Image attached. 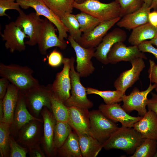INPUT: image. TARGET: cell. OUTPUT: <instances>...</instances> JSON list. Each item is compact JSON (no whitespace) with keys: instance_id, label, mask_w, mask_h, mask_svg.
Here are the masks:
<instances>
[{"instance_id":"obj_1","label":"cell","mask_w":157,"mask_h":157,"mask_svg":"<svg viewBox=\"0 0 157 157\" xmlns=\"http://www.w3.org/2000/svg\"><path fill=\"white\" fill-rule=\"evenodd\" d=\"M33 73V70L26 66L0 63V76L7 78L23 94L40 85Z\"/></svg>"},{"instance_id":"obj_2","label":"cell","mask_w":157,"mask_h":157,"mask_svg":"<svg viewBox=\"0 0 157 157\" xmlns=\"http://www.w3.org/2000/svg\"><path fill=\"white\" fill-rule=\"evenodd\" d=\"M144 139L133 127L122 126L103 144V147L108 150L119 149L133 154Z\"/></svg>"},{"instance_id":"obj_3","label":"cell","mask_w":157,"mask_h":157,"mask_svg":"<svg viewBox=\"0 0 157 157\" xmlns=\"http://www.w3.org/2000/svg\"><path fill=\"white\" fill-rule=\"evenodd\" d=\"M74 8L88 14L101 22L121 17V10L119 4L114 1L108 3L99 0H86L78 3L75 2Z\"/></svg>"},{"instance_id":"obj_4","label":"cell","mask_w":157,"mask_h":157,"mask_svg":"<svg viewBox=\"0 0 157 157\" xmlns=\"http://www.w3.org/2000/svg\"><path fill=\"white\" fill-rule=\"evenodd\" d=\"M52 93L51 84L47 86L40 84L23 94L27 108L32 115L38 118L45 107L51 112V98Z\"/></svg>"},{"instance_id":"obj_5","label":"cell","mask_w":157,"mask_h":157,"mask_svg":"<svg viewBox=\"0 0 157 157\" xmlns=\"http://www.w3.org/2000/svg\"><path fill=\"white\" fill-rule=\"evenodd\" d=\"M71 59L70 75L71 94L69 98L64 103L67 107L74 106L88 109L92 107L93 103L88 99L86 88L82 84L80 76L75 69V58L72 57Z\"/></svg>"},{"instance_id":"obj_6","label":"cell","mask_w":157,"mask_h":157,"mask_svg":"<svg viewBox=\"0 0 157 157\" xmlns=\"http://www.w3.org/2000/svg\"><path fill=\"white\" fill-rule=\"evenodd\" d=\"M91 135L103 144L118 128V125L99 110L90 111Z\"/></svg>"},{"instance_id":"obj_7","label":"cell","mask_w":157,"mask_h":157,"mask_svg":"<svg viewBox=\"0 0 157 157\" xmlns=\"http://www.w3.org/2000/svg\"><path fill=\"white\" fill-rule=\"evenodd\" d=\"M20 7L24 9L33 8L39 15H42L52 23L56 28L60 40L65 41L68 38V29L61 19L46 5L43 0H17Z\"/></svg>"},{"instance_id":"obj_8","label":"cell","mask_w":157,"mask_h":157,"mask_svg":"<svg viewBox=\"0 0 157 157\" xmlns=\"http://www.w3.org/2000/svg\"><path fill=\"white\" fill-rule=\"evenodd\" d=\"M19 14L15 22L28 37L29 40L25 42V44L35 45L38 44L44 19L41 18L36 12L26 15L22 10Z\"/></svg>"},{"instance_id":"obj_9","label":"cell","mask_w":157,"mask_h":157,"mask_svg":"<svg viewBox=\"0 0 157 157\" xmlns=\"http://www.w3.org/2000/svg\"><path fill=\"white\" fill-rule=\"evenodd\" d=\"M157 87L156 84L152 85L150 82L145 90L140 91L137 88H134L129 94L123 95L122 107L128 113L136 110L140 116H143L147 111L146 107L148 99V95Z\"/></svg>"},{"instance_id":"obj_10","label":"cell","mask_w":157,"mask_h":157,"mask_svg":"<svg viewBox=\"0 0 157 157\" xmlns=\"http://www.w3.org/2000/svg\"><path fill=\"white\" fill-rule=\"evenodd\" d=\"M68 40L76 53V71L81 77L89 76L93 73L95 69L91 60L94 57L96 48H84L70 35L68 37Z\"/></svg>"},{"instance_id":"obj_11","label":"cell","mask_w":157,"mask_h":157,"mask_svg":"<svg viewBox=\"0 0 157 157\" xmlns=\"http://www.w3.org/2000/svg\"><path fill=\"white\" fill-rule=\"evenodd\" d=\"M71 58H63L62 70L58 73L51 88L53 92L64 103L70 96L71 81L70 75Z\"/></svg>"},{"instance_id":"obj_12","label":"cell","mask_w":157,"mask_h":157,"mask_svg":"<svg viewBox=\"0 0 157 157\" xmlns=\"http://www.w3.org/2000/svg\"><path fill=\"white\" fill-rule=\"evenodd\" d=\"M55 27L54 24L47 19H44L37 44L39 51L42 55H46L47 50L52 47H57L63 50L67 47L66 41L61 40L57 36Z\"/></svg>"},{"instance_id":"obj_13","label":"cell","mask_w":157,"mask_h":157,"mask_svg":"<svg viewBox=\"0 0 157 157\" xmlns=\"http://www.w3.org/2000/svg\"><path fill=\"white\" fill-rule=\"evenodd\" d=\"M1 35L3 40L5 41L6 48L9 49L10 52H22L25 50L26 44L24 40L25 38L28 37L15 22H12L6 24Z\"/></svg>"},{"instance_id":"obj_14","label":"cell","mask_w":157,"mask_h":157,"mask_svg":"<svg viewBox=\"0 0 157 157\" xmlns=\"http://www.w3.org/2000/svg\"><path fill=\"white\" fill-rule=\"evenodd\" d=\"M41 114L43 121V135L40 143L46 156H53L56 154L53 144L56 120L52 112L46 107L43 108Z\"/></svg>"},{"instance_id":"obj_15","label":"cell","mask_w":157,"mask_h":157,"mask_svg":"<svg viewBox=\"0 0 157 157\" xmlns=\"http://www.w3.org/2000/svg\"><path fill=\"white\" fill-rule=\"evenodd\" d=\"M142 58H147L144 53L140 51L138 46L132 45L127 47L123 42L115 43L107 55L108 63L115 64L121 61L131 62L133 60Z\"/></svg>"},{"instance_id":"obj_16","label":"cell","mask_w":157,"mask_h":157,"mask_svg":"<svg viewBox=\"0 0 157 157\" xmlns=\"http://www.w3.org/2000/svg\"><path fill=\"white\" fill-rule=\"evenodd\" d=\"M43 121L32 120L24 126L17 135L16 141L28 149L41 142Z\"/></svg>"},{"instance_id":"obj_17","label":"cell","mask_w":157,"mask_h":157,"mask_svg":"<svg viewBox=\"0 0 157 157\" xmlns=\"http://www.w3.org/2000/svg\"><path fill=\"white\" fill-rule=\"evenodd\" d=\"M127 36L124 30L119 28H114L104 36L96 48L94 57L103 64H108L107 55L113 45L118 42H124Z\"/></svg>"},{"instance_id":"obj_18","label":"cell","mask_w":157,"mask_h":157,"mask_svg":"<svg viewBox=\"0 0 157 157\" xmlns=\"http://www.w3.org/2000/svg\"><path fill=\"white\" fill-rule=\"evenodd\" d=\"M121 18L119 17L110 20L101 22L91 31L83 33L77 42L85 48H96L108 30Z\"/></svg>"},{"instance_id":"obj_19","label":"cell","mask_w":157,"mask_h":157,"mask_svg":"<svg viewBox=\"0 0 157 157\" xmlns=\"http://www.w3.org/2000/svg\"><path fill=\"white\" fill-rule=\"evenodd\" d=\"M144 59L138 58L130 62L131 68L122 72L115 81L114 85L116 90L125 94L126 90L139 79L140 73L145 67Z\"/></svg>"},{"instance_id":"obj_20","label":"cell","mask_w":157,"mask_h":157,"mask_svg":"<svg viewBox=\"0 0 157 157\" xmlns=\"http://www.w3.org/2000/svg\"><path fill=\"white\" fill-rule=\"evenodd\" d=\"M99 110L109 119L115 122H119L122 126L125 127H133L134 124L142 117L129 115L118 103L101 104L99 107Z\"/></svg>"},{"instance_id":"obj_21","label":"cell","mask_w":157,"mask_h":157,"mask_svg":"<svg viewBox=\"0 0 157 157\" xmlns=\"http://www.w3.org/2000/svg\"><path fill=\"white\" fill-rule=\"evenodd\" d=\"M43 121L40 118L32 115L29 111L26 103L24 94L19 91V97L15 111L13 122L10 125V134L17 137L18 132L25 125L32 120Z\"/></svg>"},{"instance_id":"obj_22","label":"cell","mask_w":157,"mask_h":157,"mask_svg":"<svg viewBox=\"0 0 157 157\" xmlns=\"http://www.w3.org/2000/svg\"><path fill=\"white\" fill-rule=\"evenodd\" d=\"M69 111L67 122L77 133L91 135L90 113L88 109L74 106L68 107Z\"/></svg>"},{"instance_id":"obj_23","label":"cell","mask_w":157,"mask_h":157,"mask_svg":"<svg viewBox=\"0 0 157 157\" xmlns=\"http://www.w3.org/2000/svg\"><path fill=\"white\" fill-rule=\"evenodd\" d=\"M144 139H149L157 140V115L148 110L133 127Z\"/></svg>"},{"instance_id":"obj_24","label":"cell","mask_w":157,"mask_h":157,"mask_svg":"<svg viewBox=\"0 0 157 157\" xmlns=\"http://www.w3.org/2000/svg\"><path fill=\"white\" fill-rule=\"evenodd\" d=\"M151 10L149 7L144 3L138 10L121 17L117 25L119 27L133 30L149 23L148 15Z\"/></svg>"},{"instance_id":"obj_25","label":"cell","mask_w":157,"mask_h":157,"mask_svg":"<svg viewBox=\"0 0 157 157\" xmlns=\"http://www.w3.org/2000/svg\"><path fill=\"white\" fill-rule=\"evenodd\" d=\"M19 90L16 86L9 83L6 93L3 100V116L2 122L11 124L18 102Z\"/></svg>"},{"instance_id":"obj_26","label":"cell","mask_w":157,"mask_h":157,"mask_svg":"<svg viewBox=\"0 0 157 157\" xmlns=\"http://www.w3.org/2000/svg\"><path fill=\"white\" fill-rule=\"evenodd\" d=\"M77 134L82 157H96L103 148V144L90 135Z\"/></svg>"},{"instance_id":"obj_27","label":"cell","mask_w":157,"mask_h":157,"mask_svg":"<svg viewBox=\"0 0 157 157\" xmlns=\"http://www.w3.org/2000/svg\"><path fill=\"white\" fill-rule=\"evenodd\" d=\"M157 35V27L149 22L132 30L129 39L132 45L138 46L143 42L152 39Z\"/></svg>"},{"instance_id":"obj_28","label":"cell","mask_w":157,"mask_h":157,"mask_svg":"<svg viewBox=\"0 0 157 157\" xmlns=\"http://www.w3.org/2000/svg\"><path fill=\"white\" fill-rule=\"evenodd\" d=\"M62 157H82L78 136L74 131L71 132L63 145L56 151V154Z\"/></svg>"},{"instance_id":"obj_29","label":"cell","mask_w":157,"mask_h":157,"mask_svg":"<svg viewBox=\"0 0 157 157\" xmlns=\"http://www.w3.org/2000/svg\"><path fill=\"white\" fill-rule=\"evenodd\" d=\"M49 8L61 19L71 13L75 0H43Z\"/></svg>"},{"instance_id":"obj_30","label":"cell","mask_w":157,"mask_h":157,"mask_svg":"<svg viewBox=\"0 0 157 157\" xmlns=\"http://www.w3.org/2000/svg\"><path fill=\"white\" fill-rule=\"evenodd\" d=\"M72 128L67 122L56 121L53 139L54 147L56 151L64 144L72 131Z\"/></svg>"},{"instance_id":"obj_31","label":"cell","mask_w":157,"mask_h":157,"mask_svg":"<svg viewBox=\"0 0 157 157\" xmlns=\"http://www.w3.org/2000/svg\"><path fill=\"white\" fill-rule=\"evenodd\" d=\"M86 90L87 94H94L100 96L105 104H107L122 101L123 97L125 94L122 91L117 90L114 91H101L91 87H87Z\"/></svg>"},{"instance_id":"obj_32","label":"cell","mask_w":157,"mask_h":157,"mask_svg":"<svg viewBox=\"0 0 157 157\" xmlns=\"http://www.w3.org/2000/svg\"><path fill=\"white\" fill-rule=\"evenodd\" d=\"M51 112L56 121L67 122L68 108L53 92L51 98Z\"/></svg>"},{"instance_id":"obj_33","label":"cell","mask_w":157,"mask_h":157,"mask_svg":"<svg viewBox=\"0 0 157 157\" xmlns=\"http://www.w3.org/2000/svg\"><path fill=\"white\" fill-rule=\"evenodd\" d=\"M157 156V140L145 139L130 157Z\"/></svg>"},{"instance_id":"obj_34","label":"cell","mask_w":157,"mask_h":157,"mask_svg":"<svg viewBox=\"0 0 157 157\" xmlns=\"http://www.w3.org/2000/svg\"><path fill=\"white\" fill-rule=\"evenodd\" d=\"M10 125L6 123L0 122V153L1 157H10Z\"/></svg>"},{"instance_id":"obj_35","label":"cell","mask_w":157,"mask_h":157,"mask_svg":"<svg viewBox=\"0 0 157 157\" xmlns=\"http://www.w3.org/2000/svg\"><path fill=\"white\" fill-rule=\"evenodd\" d=\"M61 20L67 28L70 35L76 42L80 39L82 35L79 23L75 15L68 13L65 15Z\"/></svg>"},{"instance_id":"obj_36","label":"cell","mask_w":157,"mask_h":157,"mask_svg":"<svg viewBox=\"0 0 157 157\" xmlns=\"http://www.w3.org/2000/svg\"><path fill=\"white\" fill-rule=\"evenodd\" d=\"M82 32H88L95 28L101 21L98 19L86 13L81 12L75 15Z\"/></svg>"},{"instance_id":"obj_37","label":"cell","mask_w":157,"mask_h":157,"mask_svg":"<svg viewBox=\"0 0 157 157\" xmlns=\"http://www.w3.org/2000/svg\"><path fill=\"white\" fill-rule=\"evenodd\" d=\"M119 4L121 18L139 9L144 3V0H114Z\"/></svg>"},{"instance_id":"obj_38","label":"cell","mask_w":157,"mask_h":157,"mask_svg":"<svg viewBox=\"0 0 157 157\" xmlns=\"http://www.w3.org/2000/svg\"><path fill=\"white\" fill-rule=\"evenodd\" d=\"M14 137L10 136V157H26L28 149L20 145Z\"/></svg>"},{"instance_id":"obj_39","label":"cell","mask_w":157,"mask_h":157,"mask_svg":"<svg viewBox=\"0 0 157 157\" xmlns=\"http://www.w3.org/2000/svg\"><path fill=\"white\" fill-rule=\"evenodd\" d=\"M19 4L13 0H0V16H6L9 17L5 12L8 10L12 9L17 10L19 13L22 10L20 8Z\"/></svg>"},{"instance_id":"obj_40","label":"cell","mask_w":157,"mask_h":157,"mask_svg":"<svg viewBox=\"0 0 157 157\" xmlns=\"http://www.w3.org/2000/svg\"><path fill=\"white\" fill-rule=\"evenodd\" d=\"M63 58L61 53L55 49L51 53L48 57V64L52 67H58L63 64Z\"/></svg>"},{"instance_id":"obj_41","label":"cell","mask_w":157,"mask_h":157,"mask_svg":"<svg viewBox=\"0 0 157 157\" xmlns=\"http://www.w3.org/2000/svg\"><path fill=\"white\" fill-rule=\"evenodd\" d=\"M138 46L140 51L143 53L148 52L152 54L157 60V48L154 47L149 41H144Z\"/></svg>"},{"instance_id":"obj_42","label":"cell","mask_w":157,"mask_h":157,"mask_svg":"<svg viewBox=\"0 0 157 157\" xmlns=\"http://www.w3.org/2000/svg\"><path fill=\"white\" fill-rule=\"evenodd\" d=\"M149 63L150 65L148 72L150 82L157 85V62L156 64L154 60L150 59ZM155 90L157 92V87Z\"/></svg>"},{"instance_id":"obj_43","label":"cell","mask_w":157,"mask_h":157,"mask_svg":"<svg viewBox=\"0 0 157 157\" xmlns=\"http://www.w3.org/2000/svg\"><path fill=\"white\" fill-rule=\"evenodd\" d=\"M29 156L31 157H45L46 155L41 149L40 144L28 149Z\"/></svg>"},{"instance_id":"obj_44","label":"cell","mask_w":157,"mask_h":157,"mask_svg":"<svg viewBox=\"0 0 157 157\" xmlns=\"http://www.w3.org/2000/svg\"><path fill=\"white\" fill-rule=\"evenodd\" d=\"M151 98L148 99L147 106L148 109L154 112L157 115V94L151 92Z\"/></svg>"},{"instance_id":"obj_45","label":"cell","mask_w":157,"mask_h":157,"mask_svg":"<svg viewBox=\"0 0 157 157\" xmlns=\"http://www.w3.org/2000/svg\"><path fill=\"white\" fill-rule=\"evenodd\" d=\"M5 78L2 77L0 79V99H3L5 96L10 83Z\"/></svg>"},{"instance_id":"obj_46","label":"cell","mask_w":157,"mask_h":157,"mask_svg":"<svg viewBox=\"0 0 157 157\" xmlns=\"http://www.w3.org/2000/svg\"><path fill=\"white\" fill-rule=\"evenodd\" d=\"M149 22L153 26L157 27V10L150 12L148 15Z\"/></svg>"},{"instance_id":"obj_47","label":"cell","mask_w":157,"mask_h":157,"mask_svg":"<svg viewBox=\"0 0 157 157\" xmlns=\"http://www.w3.org/2000/svg\"><path fill=\"white\" fill-rule=\"evenodd\" d=\"M4 112L2 99H0V122H2Z\"/></svg>"},{"instance_id":"obj_48","label":"cell","mask_w":157,"mask_h":157,"mask_svg":"<svg viewBox=\"0 0 157 157\" xmlns=\"http://www.w3.org/2000/svg\"><path fill=\"white\" fill-rule=\"evenodd\" d=\"M151 9L157 10V0H152L151 4L150 7Z\"/></svg>"},{"instance_id":"obj_49","label":"cell","mask_w":157,"mask_h":157,"mask_svg":"<svg viewBox=\"0 0 157 157\" xmlns=\"http://www.w3.org/2000/svg\"><path fill=\"white\" fill-rule=\"evenodd\" d=\"M149 41L153 45H155L157 47V35L152 39L150 40Z\"/></svg>"},{"instance_id":"obj_50","label":"cell","mask_w":157,"mask_h":157,"mask_svg":"<svg viewBox=\"0 0 157 157\" xmlns=\"http://www.w3.org/2000/svg\"><path fill=\"white\" fill-rule=\"evenodd\" d=\"M152 1V0H144V3L149 7L151 5Z\"/></svg>"},{"instance_id":"obj_51","label":"cell","mask_w":157,"mask_h":157,"mask_svg":"<svg viewBox=\"0 0 157 157\" xmlns=\"http://www.w3.org/2000/svg\"><path fill=\"white\" fill-rule=\"evenodd\" d=\"M85 0H75V2L78 3H81Z\"/></svg>"},{"instance_id":"obj_52","label":"cell","mask_w":157,"mask_h":157,"mask_svg":"<svg viewBox=\"0 0 157 157\" xmlns=\"http://www.w3.org/2000/svg\"><path fill=\"white\" fill-rule=\"evenodd\" d=\"M14 0V1H15V0L16 1L17 0Z\"/></svg>"}]
</instances>
